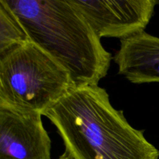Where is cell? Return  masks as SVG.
Instances as JSON below:
<instances>
[{
  "instance_id": "obj_1",
  "label": "cell",
  "mask_w": 159,
  "mask_h": 159,
  "mask_svg": "<svg viewBox=\"0 0 159 159\" xmlns=\"http://www.w3.org/2000/svg\"><path fill=\"white\" fill-rule=\"evenodd\" d=\"M75 159H159V151L99 85L74 86L45 113Z\"/></svg>"
},
{
  "instance_id": "obj_2",
  "label": "cell",
  "mask_w": 159,
  "mask_h": 159,
  "mask_svg": "<svg viewBox=\"0 0 159 159\" xmlns=\"http://www.w3.org/2000/svg\"><path fill=\"white\" fill-rule=\"evenodd\" d=\"M34 43L70 75L75 86L98 85L113 59L68 0H5Z\"/></svg>"
},
{
  "instance_id": "obj_3",
  "label": "cell",
  "mask_w": 159,
  "mask_h": 159,
  "mask_svg": "<svg viewBox=\"0 0 159 159\" xmlns=\"http://www.w3.org/2000/svg\"><path fill=\"white\" fill-rule=\"evenodd\" d=\"M74 86L69 73L32 41L0 55V107L44 116Z\"/></svg>"
},
{
  "instance_id": "obj_4",
  "label": "cell",
  "mask_w": 159,
  "mask_h": 159,
  "mask_svg": "<svg viewBox=\"0 0 159 159\" xmlns=\"http://www.w3.org/2000/svg\"><path fill=\"white\" fill-rule=\"evenodd\" d=\"M96 35L124 40L144 32L158 0H68Z\"/></svg>"
},
{
  "instance_id": "obj_5",
  "label": "cell",
  "mask_w": 159,
  "mask_h": 159,
  "mask_svg": "<svg viewBox=\"0 0 159 159\" xmlns=\"http://www.w3.org/2000/svg\"><path fill=\"white\" fill-rule=\"evenodd\" d=\"M42 116L0 107V159H51Z\"/></svg>"
},
{
  "instance_id": "obj_6",
  "label": "cell",
  "mask_w": 159,
  "mask_h": 159,
  "mask_svg": "<svg viewBox=\"0 0 159 159\" xmlns=\"http://www.w3.org/2000/svg\"><path fill=\"white\" fill-rule=\"evenodd\" d=\"M113 60L131 83L159 82V37L144 31L121 40Z\"/></svg>"
},
{
  "instance_id": "obj_7",
  "label": "cell",
  "mask_w": 159,
  "mask_h": 159,
  "mask_svg": "<svg viewBox=\"0 0 159 159\" xmlns=\"http://www.w3.org/2000/svg\"><path fill=\"white\" fill-rule=\"evenodd\" d=\"M30 41L16 16L5 0H0V55Z\"/></svg>"
},
{
  "instance_id": "obj_8",
  "label": "cell",
  "mask_w": 159,
  "mask_h": 159,
  "mask_svg": "<svg viewBox=\"0 0 159 159\" xmlns=\"http://www.w3.org/2000/svg\"><path fill=\"white\" fill-rule=\"evenodd\" d=\"M58 159H75V158H73V157L71 156L68 152H65V153H64L62 155H61L60 158Z\"/></svg>"
}]
</instances>
